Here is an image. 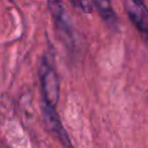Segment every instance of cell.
<instances>
[{"mask_svg": "<svg viewBox=\"0 0 148 148\" xmlns=\"http://www.w3.org/2000/svg\"><path fill=\"white\" fill-rule=\"evenodd\" d=\"M94 5L97 8L99 16L108 23L110 27H114L117 24V15L111 6L110 0H94Z\"/></svg>", "mask_w": 148, "mask_h": 148, "instance_id": "obj_5", "label": "cell"}, {"mask_svg": "<svg viewBox=\"0 0 148 148\" xmlns=\"http://www.w3.org/2000/svg\"><path fill=\"white\" fill-rule=\"evenodd\" d=\"M43 119H44V124L46 126V128L65 146V147H69L72 148V143L69 140V136L67 134V132L65 131L60 118L58 116V113L56 112V109L53 106L43 104Z\"/></svg>", "mask_w": 148, "mask_h": 148, "instance_id": "obj_4", "label": "cell"}, {"mask_svg": "<svg viewBox=\"0 0 148 148\" xmlns=\"http://www.w3.org/2000/svg\"><path fill=\"white\" fill-rule=\"evenodd\" d=\"M39 80L44 104L56 108L59 99V80L54 66L47 56H44L40 61Z\"/></svg>", "mask_w": 148, "mask_h": 148, "instance_id": "obj_1", "label": "cell"}, {"mask_svg": "<svg viewBox=\"0 0 148 148\" xmlns=\"http://www.w3.org/2000/svg\"><path fill=\"white\" fill-rule=\"evenodd\" d=\"M69 1L75 8H80L84 13H91L92 12V7L88 0H69Z\"/></svg>", "mask_w": 148, "mask_h": 148, "instance_id": "obj_6", "label": "cell"}, {"mask_svg": "<svg viewBox=\"0 0 148 148\" xmlns=\"http://www.w3.org/2000/svg\"><path fill=\"white\" fill-rule=\"evenodd\" d=\"M124 8L133 25L148 44V8L143 0H124Z\"/></svg>", "mask_w": 148, "mask_h": 148, "instance_id": "obj_2", "label": "cell"}, {"mask_svg": "<svg viewBox=\"0 0 148 148\" xmlns=\"http://www.w3.org/2000/svg\"><path fill=\"white\" fill-rule=\"evenodd\" d=\"M47 7L61 37L66 40V43L72 44L73 43L72 21L71 17L67 15L61 0H47Z\"/></svg>", "mask_w": 148, "mask_h": 148, "instance_id": "obj_3", "label": "cell"}]
</instances>
